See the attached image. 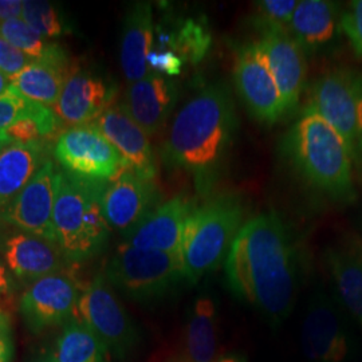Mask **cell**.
<instances>
[{"label": "cell", "instance_id": "1", "mask_svg": "<svg viewBox=\"0 0 362 362\" xmlns=\"http://www.w3.org/2000/svg\"><path fill=\"white\" fill-rule=\"evenodd\" d=\"M233 296L282 324L293 310L298 288L297 248L284 221L272 212L243 224L226 258Z\"/></svg>", "mask_w": 362, "mask_h": 362}, {"label": "cell", "instance_id": "2", "mask_svg": "<svg viewBox=\"0 0 362 362\" xmlns=\"http://www.w3.org/2000/svg\"><path fill=\"white\" fill-rule=\"evenodd\" d=\"M238 129L233 94L224 82L204 86L175 117L163 160L187 172L197 194L209 196L219 182Z\"/></svg>", "mask_w": 362, "mask_h": 362}, {"label": "cell", "instance_id": "3", "mask_svg": "<svg viewBox=\"0 0 362 362\" xmlns=\"http://www.w3.org/2000/svg\"><path fill=\"white\" fill-rule=\"evenodd\" d=\"M284 148L293 168L313 188L341 203L356 199L353 181L356 153L322 117L303 110L287 132Z\"/></svg>", "mask_w": 362, "mask_h": 362}, {"label": "cell", "instance_id": "4", "mask_svg": "<svg viewBox=\"0 0 362 362\" xmlns=\"http://www.w3.org/2000/svg\"><path fill=\"white\" fill-rule=\"evenodd\" d=\"M104 182L83 180L58 169L52 226L55 245L69 262L93 258L107 245L112 228L100 204Z\"/></svg>", "mask_w": 362, "mask_h": 362}, {"label": "cell", "instance_id": "5", "mask_svg": "<svg viewBox=\"0 0 362 362\" xmlns=\"http://www.w3.org/2000/svg\"><path fill=\"white\" fill-rule=\"evenodd\" d=\"M243 200L235 194H220L194 209L187 220L180 259L185 282L196 285L227 258L243 227Z\"/></svg>", "mask_w": 362, "mask_h": 362}, {"label": "cell", "instance_id": "6", "mask_svg": "<svg viewBox=\"0 0 362 362\" xmlns=\"http://www.w3.org/2000/svg\"><path fill=\"white\" fill-rule=\"evenodd\" d=\"M104 275L110 285L137 302L165 297L185 281L180 254L146 251L125 242L109 259Z\"/></svg>", "mask_w": 362, "mask_h": 362}, {"label": "cell", "instance_id": "7", "mask_svg": "<svg viewBox=\"0 0 362 362\" xmlns=\"http://www.w3.org/2000/svg\"><path fill=\"white\" fill-rule=\"evenodd\" d=\"M305 112L322 117L357 152L362 140V73L336 67L317 78L308 91Z\"/></svg>", "mask_w": 362, "mask_h": 362}, {"label": "cell", "instance_id": "8", "mask_svg": "<svg viewBox=\"0 0 362 362\" xmlns=\"http://www.w3.org/2000/svg\"><path fill=\"white\" fill-rule=\"evenodd\" d=\"M77 317L119 360H127L139 345V332L104 274L81 291Z\"/></svg>", "mask_w": 362, "mask_h": 362}, {"label": "cell", "instance_id": "9", "mask_svg": "<svg viewBox=\"0 0 362 362\" xmlns=\"http://www.w3.org/2000/svg\"><path fill=\"white\" fill-rule=\"evenodd\" d=\"M54 157L65 172L83 180L103 182L129 169L94 124L62 130L54 145Z\"/></svg>", "mask_w": 362, "mask_h": 362}, {"label": "cell", "instance_id": "10", "mask_svg": "<svg viewBox=\"0 0 362 362\" xmlns=\"http://www.w3.org/2000/svg\"><path fill=\"white\" fill-rule=\"evenodd\" d=\"M233 83L250 115L260 122L275 124L287 117L282 94L257 43H247L236 52Z\"/></svg>", "mask_w": 362, "mask_h": 362}, {"label": "cell", "instance_id": "11", "mask_svg": "<svg viewBox=\"0 0 362 362\" xmlns=\"http://www.w3.org/2000/svg\"><path fill=\"white\" fill-rule=\"evenodd\" d=\"M302 350L313 362H346L353 344L334 300L322 291L310 298L300 334Z\"/></svg>", "mask_w": 362, "mask_h": 362}, {"label": "cell", "instance_id": "12", "mask_svg": "<svg viewBox=\"0 0 362 362\" xmlns=\"http://www.w3.org/2000/svg\"><path fill=\"white\" fill-rule=\"evenodd\" d=\"M160 194L153 181L145 180L130 169L105 181L100 204L112 230L127 238L156 207Z\"/></svg>", "mask_w": 362, "mask_h": 362}, {"label": "cell", "instance_id": "13", "mask_svg": "<svg viewBox=\"0 0 362 362\" xmlns=\"http://www.w3.org/2000/svg\"><path fill=\"white\" fill-rule=\"evenodd\" d=\"M79 287L64 272L43 276L27 287L21 298L19 309L31 332L67 324L77 317Z\"/></svg>", "mask_w": 362, "mask_h": 362}, {"label": "cell", "instance_id": "14", "mask_svg": "<svg viewBox=\"0 0 362 362\" xmlns=\"http://www.w3.org/2000/svg\"><path fill=\"white\" fill-rule=\"evenodd\" d=\"M58 168L47 160L35 176L0 214V221L55 243L52 212L55 204Z\"/></svg>", "mask_w": 362, "mask_h": 362}, {"label": "cell", "instance_id": "15", "mask_svg": "<svg viewBox=\"0 0 362 362\" xmlns=\"http://www.w3.org/2000/svg\"><path fill=\"white\" fill-rule=\"evenodd\" d=\"M117 86L89 70L67 71L59 100L52 109L70 127L93 124L115 103Z\"/></svg>", "mask_w": 362, "mask_h": 362}, {"label": "cell", "instance_id": "16", "mask_svg": "<svg viewBox=\"0 0 362 362\" xmlns=\"http://www.w3.org/2000/svg\"><path fill=\"white\" fill-rule=\"evenodd\" d=\"M6 227L0 235V252L15 278L33 284L61 272L65 257L55 243L7 224Z\"/></svg>", "mask_w": 362, "mask_h": 362}, {"label": "cell", "instance_id": "17", "mask_svg": "<svg viewBox=\"0 0 362 362\" xmlns=\"http://www.w3.org/2000/svg\"><path fill=\"white\" fill-rule=\"evenodd\" d=\"M93 124L116 148L132 172L145 180H155L157 164L149 136L130 117L124 105H112Z\"/></svg>", "mask_w": 362, "mask_h": 362}, {"label": "cell", "instance_id": "18", "mask_svg": "<svg viewBox=\"0 0 362 362\" xmlns=\"http://www.w3.org/2000/svg\"><path fill=\"white\" fill-rule=\"evenodd\" d=\"M257 46L269 64L282 94L286 115L290 116L297 110L306 81L308 64L305 52L288 31L262 33V38L257 42Z\"/></svg>", "mask_w": 362, "mask_h": 362}, {"label": "cell", "instance_id": "19", "mask_svg": "<svg viewBox=\"0 0 362 362\" xmlns=\"http://www.w3.org/2000/svg\"><path fill=\"white\" fill-rule=\"evenodd\" d=\"M194 208V200L182 194L169 199L125 238V243L146 251L180 254L184 228Z\"/></svg>", "mask_w": 362, "mask_h": 362}, {"label": "cell", "instance_id": "20", "mask_svg": "<svg viewBox=\"0 0 362 362\" xmlns=\"http://www.w3.org/2000/svg\"><path fill=\"white\" fill-rule=\"evenodd\" d=\"M177 98L179 88L173 78L151 73L129 83L121 104L148 136H153L167 124Z\"/></svg>", "mask_w": 362, "mask_h": 362}, {"label": "cell", "instance_id": "21", "mask_svg": "<svg viewBox=\"0 0 362 362\" xmlns=\"http://www.w3.org/2000/svg\"><path fill=\"white\" fill-rule=\"evenodd\" d=\"M342 8L327 0H302L288 26V34L309 54L336 49L342 37Z\"/></svg>", "mask_w": 362, "mask_h": 362}, {"label": "cell", "instance_id": "22", "mask_svg": "<svg viewBox=\"0 0 362 362\" xmlns=\"http://www.w3.org/2000/svg\"><path fill=\"white\" fill-rule=\"evenodd\" d=\"M325 263L341 306L362 327V240L346 235L325 251Z\"/></svg>", "mask_w": 362, "mask_h": 362}, {"label": "cell", "instance_id": "23", "mask_svg": "<svg viewBox=\"0 0 362 362\" xmlns=\"http://www.w3.org/2000/svg\"><path fill=\"white\" fill-rule=\"evenodd\" d=\"M153 8L149 1H136L124 19L119 64L125 79L133 83L151 74L148 55L153 47Z\"/></svg>", "mask_w": 362, "mask_h": 362}, {"label": "cell", "instance_id": "24", "mask_svg": "<svg viewBox=\"0 0 362 362\" xmlns=\"http://www.w3.org/2000/svg\"><path fill=\"white\" fill-rule=\"evenodd\" d=\"M45 143H8L0 152V214L35 176L49 160Z\"/></svg>", "mask_w": 362, "mask_h": 362}, {"label": "cell", "instance_id": "25", "mask_svg": "<svg viewBox=\"0 0 362 362\" xmlns=\"http://www.w3.org/2000/svg\"><path fill=\"white\" fill-rule=\"evenodd\" d=\"M187 362H214L219 346V314L214 298H196L185 325Z\"/></svg>", "mask_w": 362, "mask_h": 362}, {"label": "cell", "instance_id": "26", "mask_svg": "<svg viewBox=\"0 0 362 362\" xmlns=\"http://www.w3.org/2000/svg\"><path fill=\"white\" fill-rule=\"evenodd\" d=\"M67 71L52 64L33 62L11 78V90L27 101L52 107L59 100Z\"/></svg>", "mask_w": 362, "mask_h": 362}, {"label": "cell", "instance_id": "27", "mask_svg": "<svg viewBox=\"0 0 362 362\" xmlns=\"http://www.w3.org/2000/svg\"><path fill=\"white\" fill-rule=\"evenodd\" d=\"M54 362H109L110 351L78 317L67 322L52 351Z\"/></svg>", "mask_w": 362, "mask_h": 362}, {"label": "cell", "instance_id": "28", "mask_svg": "<svg viewBox=\"0 0 362 362\" xmlns=\"http://www.w3.org/2000/svg\"><path fill=\"white\" fill-rule=\"evenodd\" d=\"M0 37L25 52L34 62H46L66 70L69 69V58L64 47L39 35L22 18L0 23Z\"/></svg>", "mask_w": 362, "mask_h": 362}, {"label": "cell", "instance_id": "29", "mask_svg": "<svg viewBox=\"0 0 362 362\" xmlns=\"http://www.w3.org/2000/svg\"><path fill=\"white\" fill-rule=\"evenodd\" d=\"M61 125V118L55 115L52 107L31 103L23 116L3 130L0 139L6 143H45Z\"/></svg>", "mask_w": 362, "mask_h": 362}, {"label": "cell", "instance_id": "30", "mask_svg": "<svg viewBox=\"0 0 362 362\" xmlns=\"http://www.w3.org/2000/svg\"><path fill=\"white\" fill-rule=\"evenodd\" d=\"M22 19L39 35L50 40L70 33V27L66 25L64 16L49 1L25 0Z\"/></svg>", "mask_w": 362, "mask_h": 362}, {"label": "cell", "instance_id": "31", "mask_svg": "<svg viewBox=\"0 0 362 362\" xmlns=\"http://www.w3.org/2000/svg\"><path fill=\"white\" fill-rule=\"evenodd\" d=\"M211 43L207 27L188 19L180 27L176 38L170 39V47L180 55L181 59L199 62L204 58Z\"/></svg>", "mask_w": 362, "mask_h": 362}, {"label": "cell", "instance_id": "32", "mask_svg": "<svg viewBox=\"0 0 362 362\" xmlns=\"http://www.w3.org/2000/svg\"><path fill=\"white\" fill-rule=\"evenodd\" d=\"M297 0H260L255 3V26L260 33L288 31Z\"/></svg>", "mask_w": 362, "mask_h": 362}, {"label": "cell", "instance_id": "33", "mask_svg": "<svg viewBox=\"0 0 362 362\" xmlns=\"http://www.w3.org/2000/svg\"><path fill=\"white\" fill-rule=\"evenodd\" d=\"M146 64L151 73L172 78L173 76L180 74L185 62L170 46L163 45L160 47H155V46L152 47V50L148 55Z\"/></svg>", "mask_w": 362, "mask_h": 362}, {"label": "cell", "instance_id": "34", "mask_svg": "<svg viewBox=\"0 0 362 362\" xmlns=\"http://www.w3.org/2000/svg\"><path fill=\"white\" fill-rule=\"evenodd\" d=\"M341 27L356 55L362 58V0L351 1L342 11Z\"/></svg>", "mask_w": 362, "mask_h": 362}, {"label": "cell", "instance_id": "35", "mask_svg": "<svg viewBox=\"0 0 362 362\" xmlns=\"http://www.w3.org/2000/svg\"><path fill=\"white\" fill-rule=\"evenodd\" d=\"M30 104L31 101H27L11 89L0 97V134L25 115Z\"/></svg>", "mask_w": 362, "mask_h": 362}, {"label": "cell", "instance_id": "36", "mask_svg": "<svg viewBox=\"0 0 362 362\" xmlns=\"http://www.w3.org/2000/svg\"><path fill=\"white\" fill-rule=\"evenodd\" d=\"M34 61L27 57L25 52L13 47L3 37H0V71L10 78L15 77L27 66L31 65Z\"/></svg>", "mask_w": 362, "mask_h": 362}, {"label": "cell", "instance_id": "37", "mask_svg": "<svg viewBox=\"0 0 362 362\" xmlns=\"http://www.w3.org/2000/svg\"><path fill=\"white\" fill-rule=\"evenodd\" d=\"M23 1L21 0H0V23L22 18Z\"/></svg>", "mask_w": 362, "mask_h": 362}, {"label": "cell", "instance_id": "38", "mask_svg": "<svg viewBox=\"0 0 362 362\" xmlns=\"http://www.w3.org/2000/svg\"><path fill=\"white\" fill-rule=\"evenodd\" d=\"M13 339L10 330L0 332V362H11L13 360Z\"/></svg>", "mask_w": 362, "mask_h": 362}, {"label": "cell", "instance_id": "39", "mask_svg": "<svg viewBox=\"0 0 362 362\" xmlns=\"http://www.w3.org/2000/svg\"><path fill=\"white\" fill-rule=\"evenodd\" d=\"M13 290V278L4 260L0 258V298L7 297Z\"/></svg>", "mask_w": 362, "mask_h": 362}, {"label": "cell", "instance_id": "40", "mask_svg": "<svg viewBox=\"0 0 362 362\" xmlns=\"http://www.w3.org/2000/svg\"><path fill=\"white\" fill-rule=\"evenodd\" d=\"M11 89V78L0 71V97Z\"/></svg>", "mask_w": 362, "mask_h": 362}, {"label": "cell", "instance_id": "41", "mask_svg": "<svg viewBox=\"0 0 362 362\" xmlns=\"http://www.w3.org/2000/svg\"><path fill=\"white\" fill-rule=\"evenodd\" d=\"M10 330V317L4 310L0 309V332Z\"/></svg>", "mask_w": 362, "mask_h": 362}, {"label": "cell", "instance_id": "42", "mask_svg": "<svg viewBox=\"0 0 362 362\" xmlns=\"http://www.w3.org/2000/svg\"><path fill=\"white\" fill-rule=\"evenodd\" d=\"M35 362H54L52 353H45Z\"/></svg>", "mask_w": 362, "mask_h": 362}, {"label": "cell", "instance_id": "43", "mask_svg": "<svg viewBox=\"0 0 362 362\" xmlns=\"http://www.w3.org/2000/svg\"><path fill=\"white\" fill-rule=\"evenodd\" d=\"M218 362H245L243 360H240V358H238V357H226V358H221Z\"/></svg>", "mask_w": 362, "mask_h": 362}, {"label": "cell", "instance_id": "44", "mask_svg": "<svg viewBox=\"0 0 362 362\" xmlns=\"http://www.w3.org/2000/svg\"><path fill=\"white\" fill-rule=\"evenodd\" d=\"M7 144H8V143H6V141H4V140H1V139H0V152H1V151H3V148H4V146H6V145H7Z\"/></svg>", "mask_w": 362, "mask_h": 362}, {"label": "cell", "instance_id": "45", "mask_svg": "<svg viewBox=\"0 0 362 362\" xmlns=\"http://www.w3.org/2000/svg\"><path fill=\"white\" fill-rule=\"evenodd\" d=\"M358 148H360V149H361V151H362V140H361V143H360V146H358Z\"/></svg>", "mask_w": 362, "mask_h": 362}]
</instances>
